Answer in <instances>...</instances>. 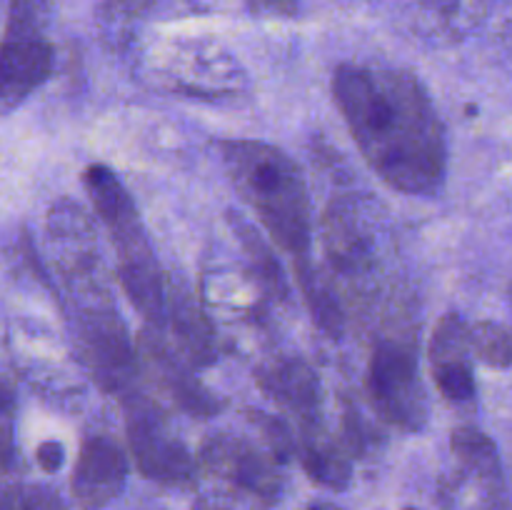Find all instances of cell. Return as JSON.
<instances>
[{
  "label": "cell",
  "mask_w": 512,
  "mask_h": 510,
  "mask_svg": "<svg viewBox=\"0 0 512 510\" xmlns=\"http://www.w3.org/2000/svg\"><path fill=\"white\" fill-rule=\"evenodd\" d=\"M333 95L360 155L388 188L438 193L448 170L445 128L415 75L388 65L343 63Z\"/></svg>",
  "instance_id": "cell-1"
},
{
  "label": "cell",
  "mask_w": 512,
  "mask_h": 510,
  "mask_svg": "<svg viewBox=\"0 0 512 510\" xmlns=\"http://www.w3.org/2000/svg\"><path fill=\"white\" fill-rule=\"evenodd\" d=\"M218 150L230 183L270 238L295 265L310 263V198L295 160L263 140H220Z\"/></svg>",
  "instance_id": "cell-2"
},
{
  "label": "cell",
  "mask_w": 512,
  "mask_h": 510,
  "mask_svg": "<svg viewBox=\"0 0 512 510\" xmlns=\"http://www.w3.org/2000/svg\"><path fill=\"white\" fill-rule=\"evenodd\" d=\"M83 188L115 248L120 288L148 325L160 328L165 323V280L133 198L118 175L103 163L85 168Z\"/></svg>",
  "instance_id": "cell-3"
},
{
  "label": "cell",
  "mask_w": 512,
  "mask_h": 510,
  "mask_svg": "<svg viewBox=\"0 0 512 510\" xmlns=\"http://www.w3.org/2000/svg\"><path fill=\"white\" fill-rule=\"evenodd\" d=\"M50 13L53 0H10L0 40V115L13 113L53 73Z\"/></svg>",
  "instance_id": "cell-4"
},
{
  "label": "cell",
  "mask_w": 512,
  "mask_h": 510,
  "mask_svg": "<svg viewBox=\"0 0 512 510\" xmlns=\"http://www.w3.org/2000/svg\"><path fill=\"white\" fill-rule=\"evenodd\" d=\"M75 340L80 363L100 390L115 398L120 395L123 400L138 393V345L130 340L128 328L110 305V298L85 300L78 305Z\"/></svg>",
  "instance_id": "cell-5"
},
{
  "label": "cell",
  "mask_w": 512,
  "mask_h": 510,
  "mask_svg": "<svg viewBox=\"0 0 512 510\" xmlns=\"http://www.w3.org/2000/svg\"><path fill=\"white\" fill-rule=\"evenodd\" d=\"M365 390L380 420L393 428L415 433L428 420V395L413 340L383 338L375 345L365 375Z\"/></svg>",
  "instance_id": "cell-6"
},
{
  "label": "cell",
  "mask_w": 512,
  "mask_h": 510,
  "mask_svg": "<svg viewBox=\"0 0 512 510\" xmlns=\"http://www.w3.org/2000/svg\"><path fill=\"white\" fill-rule=\"evenodd\" d=\"M123 403L128 448L140 475L165 488H190L198 478V465L168 420L140 393Z\"/></svg>",
  "instance_id": "cell-7"
},
{
  "label": "cell",
  "mask_w": 512,
  "mask_h": 510,
  "mask_svg": "<svg viewBox=\"0 0 512 510\" xmlns=\"http://www.w3.org/2000/svg\"><path fill=\"white\" fill-rule=\"evenodd\" d=\"M198 465L208 478L238 490L255 503L270 505L283 495L280 460L240 435H208L200 445Z\"/></svg>",
  "instance_id": "cell-8"
},
{
  "label": "cell",
  "mask_w": 512,
  "mask_h": 510,
  "mask_svg": "<svg viewBox=\"0 0 512 510\" xmlns=\"http://www.w3.org/2000/svg\"><path fill=\"white\" fill-rule=\"evenodd\" d=\"M138 358L140 368L153 378L160 393L188 413L190 418H213L223 410V400L195 375V368L165 343L163 335L155 325L140 330L138 335Z\"/></svg>",
  "instance_id": "cell-9"
},
{
  "label": "cell",
  "mask_w": 512,
  "mask_h": 510,
  "mask_svg": "<svg viewBox=\"0 0 512 510\" xmlns=\"http://www.w3.org/2000/svg\"><path fill=\"white\" fill-rule=\"evenodd\" d=\"M125 480H128L125 450L108 435L85 438L70 478L75 503L83 510L103 508L123 490Z\"/></svg>",
  "instance_id": "cell-10"
},
{
  "label": "cell",
  "mask_w": 512,
  "mask_h": 510,
  "mask_svg": "<svg viewBox=\"0 0 512 510\" xmlns=\"http://www.w3.org/2000/svg\"><path fill=\"white\" fill-rule=\"evenodd\" d=\"M473 348H470V325L458 315H445L435 325L430 340V365L440 395L453 405H470L478 395L473 373Z\"/></svg>",
  "instance_id": "cell-11"
},
{
  "label": "cell",
  "mask_w": 512,
  "mask_h": 510,
  "mask_svg": "<svg viewBox=\"0 0 512 510\" xmlns=\"http://www.w3.org/2000/svg\"><path fill=\"white\" fill-rule=\"evenodd\" d=\"M255 380L270 400H275L285 413L298 418L300 428L323 423L320 418V400H323L320 380L303 358L278 355L260 365Z\"/></svg>",
  "instance_id": "cell-12"
},
{
  "label": "cell",
  "mask_w": 512,
  "mask_h": 510,
  "mask_svg": "<svg viewBox=\"0 0 512 510\" xmlns=\"http://www.w3.org/2000/svg\"><path fill=\"white\" fill-rule=\"evenodd\" d=\"M165 323L175 335V350L193 368H208L218 358V343L210 318L193 290L178 278L165 280Z\"/></svg>",
  "instance_id": "cell-13"
},
{
  "label": "cell",
  "mask_w": 512,
  "mask_h": 510,
  "mask_svg": "<svg viewBox=\"0 0 512 510\" xmlns=\"http://www.w3.org/2000/svg\"><path fill=\"white\" fill-rule=\"evenodd\" d=\"M313 483L330 490H345L353 478V463L343 440H335L323 423L303 425L298 435V455Z\"/></svg>",
  "instance_id": "cell-14"
},
{
  "label": "cell",
  "mask_w": 512,
  "mask_h": 510,
  "mask_svg": "<svg viewBox=\"0 0 512 510\" xmlns=\"http://www.w3.org/2000/svg\"><path fill=\"white\" fill-rule=\"evenodd\" d=\"M453 455L458 458L460 470L483 485L490 495H498L503 488V465H500L498 448L483 430L473 425H463L453 433Z\"/></svg>",
  "instance_id": "cell-15"
},
{
  "label": "cell",
  "mask_w": 512,
  "mask_h": 510,
  "mask_svg": "<svg viewBox=\"0 0 512 510\" xmlns=\"http://www.w3.org/2000/svg\"><path fill=\"white\" fill-rule=\"evenodd\" d=\"M230 225H233V233L238 238V243L243 245V253L248 258L250 270H253L255 280H258V288L265 290L270 298L283 300L288 295V283H285L283 268H280L278 258H275L273 248L268 245V240L248 223L240 215L230 213Z\"/></svg>",
  "instance_id": "cell-16"
},
{
  "label": "cell",
  "mask_w": 512,
  "mask_h": 510,
  "mask_svg": "<svg viewBox=\"0 0 512 510\" xmlns=\"http://www.w3.org/2000/svg\"><path fill=\"white\" fill-rule=\"evenodd\" d=\"M295 275H298L300 293H303V300L310 308L315 323L328 335L338 338L343 333V310H340L338 298H335L333 285L320 275V270L313 263L295 265Z\"/></svg>",
  "instance_id": "cell-17"
},
{
  "label": "cell",
  "mask_w": 512,
  "mask_h": 510,
  "mask_svg": "<svg viewBox=\"0 0 512 510\" xmlns=\"http://www.w3.org/2000/svg\"><path fill=\"white\" fill-rule=\"evenodd\" d=\"M470 348L475 360L490 368L505 370L512 365V333L493 320H480L470 325Z\"/></svg>",
  "instance_id": "cell-18"
},
{
  "label": "cell",
  "mask_w": 512,
  "mask_h": 510,
  "mask_svg": "<svg viewBox=\"0 0 512 510\" xmlns=\"http://www.w3.org/2000/svg\"><path fill=\"white\" fill-rule=\"evenodd\" d=\"M15 458V393L0 378V473H10Z\"/></svg>",
  "instance_id": "cell-19"
},
{
  "label": "cell",
  "mask_w": 512,
  "mask_h": 510,
  "mask_svg": "<svg viewBox=\"0 0 512 510\" xmlns=\"http://www.w3.org/2000/svg\"><path fill=\"white\" fill-rule=\"evenodd\" d=\"M15 510H68L63 495L50 485L30 483L13 493Z\"/></svg>",
  "instance_id": "cell-20"
},
{
  "label": "cell",
  "mask_w": 512,
  "mask_h": 510,
  "mask_svg": "<svg viewBox=\"0 0 512 510\" xmlns=\"http://www.w3.org/2000/svg\"><path fill=\"white\" fill-rule=\"evenodd\" d=\"M35 460H38V465L45 473H58L65 463V448L58 440H45L35 450Z\"/></svg>",
  "instance_id": "cell-21"
},
{
  "label": "cell",
  "mask_w": 512,
  "mask_h": 510,
  "mask_svg": "<svg viewBox=\"0 0 512 510\" xmlns=\"http://www.w3.org/2000/svg\"><path fill=\"white\" fill-rule=\"evenodd\" d=\"M253 13L275 15V18H290L298 13V0H243Z\"/></svg>",
  "instance_id": "cell-22"
},
{
  "label": "cell",
  "mask_w": 512,
  "mask_h": 510,
  "mask_svg": "<svg viewBox=\"0 0 512 510\" xmlns=\"http://www.w3.org/2000/svg\"><path fill=\"white\" fill-rule=\"evenodd\" d=\"M193 510H245L240 505L230 503V500L218 498V495H203V498L195 500Z\"/></svg>",
  "instance_id": "cell-23"
},
{
  "label": "cell",
  "mask_w": 512,
  "mask_h": 510,
  "mask_svg": "<svg viewBox=\"0 0 512 510\" xmlns=\"http://www.w3.org/2000/svg\"><path fill=\"white\" fill-rule=\"evenodd\" d=\"M308 510H343L333 503H325V500H318V503H310Z\"/></svg>",
  "instance_id": "cell-24"
},
{
  "label": "cell",
  "mask_w": 512,
  "mask_h": 510,
  "mask_svg": "<svg viewBox=\"0 0 512 510\" xmlns=\"http://www.w3.org/2000/svg\"><path fill=\"white\" fill-rule=\"evenodd\" d=\"M0 510H15L13 495H10V493H0Z\"/></svg>",
  "instance_id": "cell-25"
},
{
  "label": "cell",
  "mask_w": 512,
  "mask_h": 510,
  "mask_svg": "<svg viewBox=\"0 0 512 510\" xmlns=\"http://www.w3.org/2000/svg\"><path fill=\"white\" fill-rule=\"evenodd\" d=\"M488 510H512V503H505V500H493Z\"/></svg>",
  "instance_id": "cell-26"
},
{
  "label": "cell",
  "mask_w": 512,
  "mask_h": 510,
  "mask_svg": "<svg viewBox=\"0 0 512 510\" xmlns=\"http://www.w3.org/2000/svg\"><path fill=\"white\" fill-rule=\"evenodd\" d=\"M510 305H512V288H510Z\"/></svg>",
  "instance_id": "cell-27"
}]
</instances>
